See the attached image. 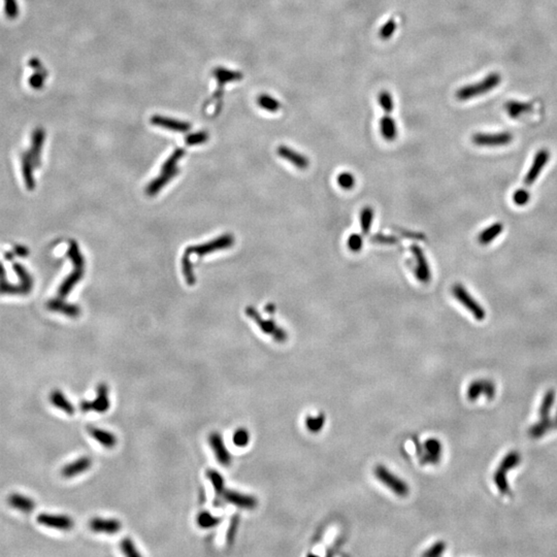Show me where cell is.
<instances>
[{
    "label": "cell",
    "mask_w": 557,
    "mask_h": 557,
    "mask_svg": "<svg viewBox=\"0 0 557 557\" xmlns=\"http://www.w3.org/2000/svg\"><path fill=\"white\" fill-rule=\"evenodd\" d=\"M151 123L155 126L163 127L167 130H171L175 132H187L190 130L191 125L187 122H183L175 119H170L162 116H154L151 118Z\"/></svg>",
    "instance_id": "20"
},
{
    "label": "cell",
    "mask_w": 557,
    "mask_h": 557,
    "mask_svg": "<svg viewBox=\"0 0 557 557\" xmlns=\"http://www.w3.org/2000/svg\"><path fill=\"white\" fill-rule=\"evenodd\" d=\"M347 246L349 248L350 251H352L353 253H358L363 246V238L361 234L358 233H353L348 237L347 240Z\"/></svg>",
    "instance_id": "50"
},
{
    "label": "cell",
    "mask_w": 557,
    "mask_h": 557,
    "mask_svg": "<svg viewBox=\"0 0 557 557\" xmlns=\"http://www.w3.org/2000/svg\"><path fill=\"white\" fill-rule=\"evenodd\" d=\"M501 82H502V78L498 74L496 73L489 74L488 76H486L478 83L463 86L462 88H460L456 92V98L459 99L461 102H464V101H468V99L481 96L483 94H486L492 91L493 89H495L497 86L501 84Z\"/></svg>",
    "instance_id": "1"
},
{
    "label": "cell",
    "mask_w": 557,
    "mask_h": 557,
    "mask_svg": "<svg viewBox=\"0 0 557 557\" xmlns=\"http://www.w3.org/2000/svg\"><path fill=\"white\" fill-rule=\"evenodd\" d=\"M119 547H120V550L122 551V553L126 556H129V557H139L140 556V553L138 552L132 539H130V538L126 537V538L122 539V541L120 542V544H119Z\"/></svg>",
    "instance_id": "42"
},
{
    "label": "cell",
    "mask_w": 557,
    "mask_h": 557,
    "mask_svg": "<svg viewBox=\"0 0 557 557\" xmlns=\"http://www.w3.org/2000/svg\"><path fill=\"white\" fill-rule=\"evenodd\" d=\"M554 427H557V413H556V417H555V421H554Z\"/></svg>",
    "instance_id": "59"
},
{
    "label": "cell",
    "mask_w": 557,
    "mask_h": 557,
    "mask_svg": "<svg viewBox=\"0 0 557 557\" xmlns=\"http://www.w3.org/2000/svg\"><path fill=\"white\" fill-rule=\"evenodd\" d=\"M513 203L518 207H524L531 201V193L526 189H518L513 193Z\"/></svg>",
    "instance_id": "48"
},
{
    "label": "cell",
    "mask_w": 557,
    "mask_h": 557,
    "mask_svg": "<svg viewBox=\"0 0 557 557\" xmlns=\"http://www.w3.org/2000/svg\"><path fill=\"white\" fill-rule=\"evenodd\" d=\"M179 174V168H174L169 171H166V173H163L162 176L156 178L154 181H152L147 187V193L150 196H154L157 193H158L164 186L169 182L173 180L177 175Z\"/></svg>",
    "instance_id": "24"
},
{
    "label": "cell",
    "mask_w": 557,
    "mask_h": 557,
    "mask_svg": "<svg viewBox=\"0 0 557 557\" xmlns=\"http://www.w3.org/2000/svg\"><path fill=\"white\" fill-rule=\"evenodd\" d=\"M504 231V224L501 222H495L488 227L485 228L478 235V241L482 246H488L491 242L502 234Z\"/></svg>",
    "instance_id": "23"
},
{
    "label": "cell",
    "mask_w": 557,
    "mask_h": 557,
    "mask_svg": "<svg viewBox=\"0 0 557 557\" xmlns=\"http://www.w3.org/2000/svg\"><path fill=\"white\" fill-rule=\"evenodd\" d=\"M89 527L96 534L116 535L122 530V523L116 518L94 517L89 521Z\"/></svg>",
    "instance_id": "14"
},
{
    "label": "cell",
    "mask_w": 557,
    "mask_h": 557,
    "mask_svg": "<svg viewBox=\"0 0 557 557\" xmlns=\"http://www.w3.org/2000/svg\"><path fill=\"white\" fill-rule=\"evenodd\" d=\"M209 139V134L206 131H199L193 134H189L185 138L186 144L188 146H196L199 144H204Z\"/></svg>",
    "instance_id": "52"
},
{
    "label": "cell",
    "mask_w": 557,
    "mask_h": 557,
    "mask_svg": "<svg viewBox=\"0 0 557 557\" xmlns=\"http://www.w3.org/2000/svg\"><path fill=\"white\" fill-rule=\"evenodd\" d=\"M555 401V391L553 389L547 391L544 399H543V403L540 407V416L541 419H546L549 418V414L551 411V408L554 404Z\"/></svg>",
    "instance_id": "38"
},
{
    "label": "cell",
    "mask_w": 557,
    "mask_h": 557,
    "mask_svg": "<svg viewBox=\"0 0 557 557\" xmlns=\"http://www.w3.org/2000/svg\"><path fill=\"white\" fill-rule=\"evenodd\" d=\"M15 270L16 273L20 276V279L23 283L22 287L25 291H30L31 287H32V279L30 278V276L27 274V271L24 269L23 266L19 265V264H15Z\"/></svg>",
    "instance_id": "51"
},
{
    "label": "cell",
    "mask_w": 557,
    "mask_h": 557,
    "mask_svg": "<svg viewBox=\"0 0 557 557\" xmlns=\"http://www.w3.org/2000/svg\"><path fill=\"white\" fill-rule=\"evenodd\" d=\"M396 30V22L394 19L388 20V22L383 25L380 29L379 36L382 40H388Z\"/></svg>",
    "instance_id": "49"
},
{
    "label": "cell",
    "mask_w": 557,
    "mask_h": 557,
    "mask_svg": "<svg viewBox=\"0 0 557 557\" xmlns=\"http://www.w3.org/2000/svg\"><path fill=\"white\" fill-rule=\"evenodd\" d=\"M247 315L260 328V331L267 335L273 336L275 340L283 342L287 339L288 335L283 328L279 327L273 320H264L257 310L253 307H248L246 310Z\"/></svg>",
    "instance_id": "5"
},
{
    "label": "cell",
    "mask_w": 557,
    "mask_h": 557,
    "mask_svg": "<svg viewBox=\"0 0 557 557\" xmlns=\"http://www.w3.org/2000/svg\"><path fill=\"white\" fill-rule=\"evenodd\" d=\"M257 104H258L260 108L269 112H277L281 109L280 102L267 94H261L257 97Z\"/></svg>",
    "instance_id": "35"
},
{
    "label": "cell",
    "mask_w": 557,
    "mask_h": 557,
    "mask_svg": "<svg viewBox=\"0 0 557 557\" xmlns=\"http://www.w3.org/2000/svg\"><path fill=\"white\" fill-rule=\"evenodd\" d=\"M520 461H521V456L518 452L515 451L510 452L508 455H506L501 464H499L498 469L502 470L504 473H508L510 469L517 466L520 463Z\"/></svg>",
    "instance_id": "36"
},
{
    "label": "cell",
    "mask_w": 557,
    "mask_h": 557,
    "mask_svg": "<svg viewBox=\"0 0 557 557\" xmlns=\"http://www.w3.org/2000/svg\"><path fill=\"white\" fill-rule=\"evenodd\" d=\"M8 505L23 513H31L35 509V503L31 497L20 493H11L7 497Z\"/></svg>",
    "instance_id": "22"
},
{
    "label": "cell",
    "mask_w": 557,
    "mask_h": 557,
    "mask_svg": "<svg viewBox=\"0 0 557 557\" xmlns=\"http://www.w3.org/2000/svg\"><path fill=\"white\" fill-rule=\"evenodd\" d=\"M380 131L383 138L387 141H393L397 137V127L393 118L388 115L381 118Z\"/></svg>",
    "instance_id": "30"
},
{
    "label": "cell",
    "mask_w": 557,
    "mask_h": 557,
    "mask_svg": "<svg viewBox=\"0 0 557 557\" xmlns=\"http://www.w3.org/2000/svg\"><path fill=\"white\" fill-rule=\"evenodd\" d=\"M337 184L341 189L344 190H351L354 188L356 180L353 174L349 173V171H344V173H340L337 176Z\"/></svg>",
    "instance_id": "43"
},
{
    "label": "cell",
    "mask_w": 557,
    "mask_h": 557,
    "mask_svg": "<svg viewBox=\"0 0 557 557\" xmlns=\"http://www.w3.org/2000/svg\"><path fill=\"white\" fill-rule=\"evenodd\" d=\"M32 159L29 153H25L22 156V168H23V177L27 188L32 190L34 188V180L32 175ZM34 166V165H33Z\"/></svg>",
    "instance_id": "32"
},
{
    "label": "cell",
    "mask_w": 557,
    "mask_h": 557,
    "mask_svg": "<svg viewBox=\"0 0 557 557\" xmlns=\"http://www.w3.org/2000/svg\"><path fill=\"white\" fill-rule=\"evenodd\" d=\"M44 140H45V132L42 129H37L35 130L33 137H32V147H31V152L29 153L31 156V159L33 162L34 166H38L39 165V160H40V152H41V148H42V144H44Z\"/></svg>",
    "instance_id": "31"
},
{
    "label": "cell",
    "mask_w": 557,
    "mask_h": 557,
    "mask_svg": "<svg viewBox=\"0 0 557 557\" xmlns=\"http://www.w3.org/2000/svg\"><path fill=\"white\" fill-rule=\"evenodd\" d=\"M206 476H207L208 480L211 482L212 486L214 488V491H215V501H214V504H215L216 507L223 506L222 495H223L224 491L226 490L224 477L222 476L221 473L218 472V470L214 469V468H209L207 470Z\"/></svg>",
    "instance_id": "19"
},
{
    "label": "cell",
    "mask_w": 557,
    "mask_h": 557,
    "mask_svg": "<svg viewBox=\"0 0 557 557\" xmlns=\"http://www.w3.org/2000/svg\"><path fill=\"white\" fill-rule=\"evenodd\" d=\"M80 409L84 413L95 412L98 414H105L111 409L110 388L105 382L99 383L96 386L95 397L91 401L83 399L80 403Z\"/></svg>",
    "instance_id": "3"
},
{
    "label": "cell",
    "mask_w": 557,
    "mask_h": 557,
    "mask_svg": "<svg viewBox=\"0 0 557 557\" xmlns=\"http://www.w3.org/2000/svg\"><path fill=\"white\" fill-rule=\"evenodd\" d=\"M265 312H266V313H269V314H273V313L275 312V306H274V305H271V304H269L268 306L265 307Z\"/></svg>",
    "instance_id": "57"
},
{
    "label": "cell",
    "mask_w": 557,
    "mask_h": 557,
    "mask_svg": "<svg viewBox=\"0 0 557 557\" xmlns=\"http://www.w3.org/2000/svg\"><path fill=\"white\" fill-rule=\"evenodd\" d=\"M84 276V269H79V268H75V270L71 273L62 283V285L60 286L59 290H58V295L60 298H64L66 297L70 291L74 289V287L77 285V283H79L82 278Z\"/></svg>",
    "instance_id": "28"
},
{
    "label": "cell",
    "mask_w": 557,
    "mask_h": 557,
    "mask_svg": "<svg viewBox=\"0 0 557 557\" xmlns=\"http://www.w3.org/2000/svg\"><path fill=\"white\" fill-rule=\"evenodd\" d=\"M549 160H550V152L548 150L541 149L536 153L533 163L524 178V184L526 186L533 185L538 180L539 176L541 175L543 169L545 168Z\"/></svg>",
    "instance_id": "12"
},
{
    "label": "cell",
    "mask_w": 557,
    "mask_h": 557,
    "mask_svg": "<svg viewBox=\"0 0 557 557\" xmlns=\"http://www.w3.org/2000/svg\"><path fill=\"white\" fill-rule=\"evenodd\" d=\"M48 308H49L50 311L61 313L65 316L73 317V318H76V317L80 316V314H81V310H80L79 307H77L75 305L66 304V303L62 302L61 299H53V301H50L48 303Z\"/></svg>",
    "instance_id": "26"
},
{
    "label": "cell",
    "mask_w": 557,
    "mask_h": 557,
    "mask_svg": "<svg viewBox=\"0 0 557 557\" xmlns=\"http://www.w3.org/2000/svg\"><path fill=\"white\" fill-rule=\"evenodd\" d=\"M325 423V417L323 414H320L318 416H308L306 419V427L307 430L313 434L319 433Z\"/></svg>",
    "instance_id": "41"
},
{
    "label": "cell",
    "mask_w": 557,
    "mask_h": 557,
    "mask_svg": "<svg viewBox=\"0 0 557 557\" xmlns=\"http://www.w3.org/2000/svg\"><path fill=\"white\" fill-rule=\"evenodd\" d=\"M411 251L416 263L414 271H415L417 280L421 283H428L432 280V271L422 249L419 246L414 245L411 247Z\"/></svg>",
    "instance_id": "13"
},
{
    "label": "cell",
    "mask_w": 557,
    "mask_h": 557,
    "mask_svg": "<svg viewBox=\"0 0 557 557\" xmlns=\"http://www.w3.org/2000/svg\"><path fill=\"white\" fill-rule=\"evenodd\" d=\"M238 524H239V517H238L237 514H234V515L231 518V520H230L229 526H228V528H227V532H226V543L228 545L233 544V542H234L235 537H236Z\"/></svg>",
    "instance_id": "46"
},
{
    "label": "cell",
    "mask_w": 557,
    "mask_h": 557,
    "mask_svg": "<svg viewBox=\"0 0 557 557\" xmlns=\"http://www.w3.org/2000/svg\"><path fill=\"white\" fill-rule=\"evenodd\" d=\"M208 441L217 461L225 467L229 466L232 462V456L225 445L222 435L218 432H214L210 434Z\"/></svg>",
    "instance_id": "9"
},
{
    "label": "cell",
    "mask_w": 557,
    "mask_h": 557,
    "mask_svg": "<svg viewBox=\"0 0 557 557\" xmlns=\"http://www.w3.org/2000/svg\"><path fill=\"white\" fill-rule=\"evenodd\" d=\"M446 549V544L444 542H438L434 546H432L430 549H428L426 552L423 553L424 556H431V557H436V556H440L443 553H444Z\"/></svg>",
    "instance_id": "54"
},
{
    "label": "cell",
    "mask_w": 557,
    "mask_h": 557,
    "mask_svg": "<svg viewBox=\"0 0 557 557\" xmlns=\"http://www.w3.org/2000/svg\"><path fill=\"white\" fill-rule=\"evenodd\" d=\"M443 446L437 439H428L424 444L418 445V453L422 464H436L441 460Z\"/></svg>",
    "instance_id": "11"
},
{
    "label": "cell",
    "mask_w": 557,
    "mask_h": 557,
    "mask_svg": "<svg viewBox=\"0 0 557 557\" xmlns=\"http://www.w3.org/2000/svg\"><path fill=\"white\" fill-rule=\"evenodd\" d=\"M50 403L57 409L64 412L67 415H74L76 413V407L71 403L67 396L60 389H53L49 396Z\"/></svg>",
    "instance_id": "21"
},
{
    "label": "cell",
    "mask_w": 557,
    "mask_h": 557,
    "mask_svg": "<svg viewBox=\"0 0 557 557\" xmlns=\"http://www.w3.org/2000/svg\"><path fill=\"white\" fill-rule=\"evenodd\" d=\"M514 136L511 132L503 131L495 133H483L478 132L472 136V141L478 147L497 148L505 147L513 141Z\"/></svg>",
    "instance_id": "7"
},
{
    "label": "cell",
    "mask_w": 557,
    "mask_h": 557,
    "mask_svg": "<svg viewBox=\"0 0 557 557\" xmlns=\"http://www.w3.org/2000/svg\"><path fill=\"white\" fill-rule=\"evenodd\" d=\"M507 473L502 472V470H499L497 468V470L494 474V482L495 485L497 486L498 490L501 491L502 494H509L510 493V487H509V483H508V479H507Z\"/></svg>",
    "instance_id": "44"
},
{
    "label": "cell",
    "mask_w": 557,
    "mask_h": 557,
    "mask_svg": "<svg viewBox=\"0 0 557 557\" xmlns=\"http://www.w3.org/2000/svg\"><path fill=\"white\" fill-rule=\"evenodd\" d=\"M222 501L223 504L227 503L244 510H254L258 506V501L255 496L227 488L222 495Z\"/></svg>",
    "instance_id": "10"
},
{
    "label": "cell",
    "mask_w": 557,
    "mask_h": 557,
    "mask_svg": "<svg viewBox=\"0 0 557 557\" xmlns=\"http://www.w3.org/2000/svg\"><path fill=\"white\" fill-rule=\"evenodd\" d=\"M554 427V422L550 418L541 419L540 422L533 425L530 430V436L534 439H539L544 436L548 431Z\"/></svg>",
    "instance_id": "34"
},
{
    "label": "cell",
    "mask_w": 557,
    "mask_h": 557,
    "mask_svg": "<svg viewBox=\"0 0 557 557\" xmlns=\"http://www.w3.org/2000/svg\"><path fill=\"white\" fill-rule=\"evenodd\" d=\"M234 237L231 234H224L220 237H217L212 241L207 242L205 245H198V246H191L186 249L185 253L190 255H197V256H205L207 254L213 253L218 250L228 249L233 246Z\"/></svg>",
    "instance_id": "6"
},
{
    "label": "cell",
    "mask_w": 557,
    "mask_h": 557,
    "mask_svg": "<svg viewBox=\"0 0 557 557\" xmlns=\"http://www.w3.org/2000/svg\"><path fill=\"white\" fill-rule=\"evenodd\" d=\"M484 394L487 398H492L495 394V386L493 383L487 380H479L475 381L467 389V397L470 401H476V399Z\"/></svg>",
    "instance_id": "18"
},
{
    "label": "cell",
    "mask_w": 557,
    "mask_h": 557,
    "mask_svg": "<svg viewBox=\"0 0 557 557\" xmlns=\"http://www.w3.org/2000/svg\"><path fill=\"white\" fill-rule=\"evenodd\" d=\"M4 9H5V15L10 18L13 19L18 16L19 13V9H18V5H17V1L16 0H4Z\"/></svg>",
    "instance_id": "53"
},
{
    "label": "cell",
    "mask_w": 557,
    "mask_h": 557,
    "mask_svg": "<svg viewBox=\"0 0 557 557\" xmlns=\"http://www.w3.org/2000/svg\"><path fill=\"white\" fill-rule=\"evenodd\" d=\"M87 432L89 436L104 448L112 449L118 444L117 436L110 431L104 430V428L97 427L94 425H89L87 426Z\"/></svg>",
    "instance_id": "16"
},
{
    "label": "cell",
    "mask_w": 557,
    "mask_h": 557,
    "mask_svg": "<svg viewBox=\"0 0 557 557\" xmlns=\"http://www.w3.org/2000/svg\"><path fill=\"white\" fill-rule=\"evenodd\" d=\"M505 110L511 118L517 119L524 115V113L532 111L533 106L530 103L510 101L505 104Z\"/></svg>",
    "instance_id": "29"
},
{
    "label": "cell",
    "mask_w": 557,
    "mask_h": 557,
    "mask_svg": "<svg viewBox=\"0 0 557 557\" xmlns=\"http://www.w3.org/2000/svg\"><path fill=\"white\" fill-rule=\"evenodd\" d=\"M379 104L380 107L384 110V111H386L387 113L391 112L394 109L392 95L386 90H383L379 93Z\"/></svg>",
    "instance_id": "47"
},
{
    "label": "cell",
    "mask_w": 557,
    "mask_h": 557,
    "mask_svg": "<svg viewBox=\"0 0 557 557\" xmlns=\"http://www.w3.org/2000/svg\"><path fill=\"white\" fill-rule=\"evenodd\" d=\"M374 473L376 478L396 495L407 496L409 494L410 487L408 486V484L404 480L391 473L386 466L382 464L377 465L375 467Z\"/></svg>",
    "instance_id": "4"
},
{
    "label": "cell",
    "mask_w": 557,
    "mask_h": 557,
    "mask_svg": "<svg viewBox=\"0 0 557 557\" xmlns=\"http://www.w3.org/2000/svg\"><path fill=\"white\" fill-rule=\"evenodd\" d=\"M67 255L70 258L71 262H73L75 268L84 269V266H85L84 257L81 254L80 248H79L78 244L75 240H71L69 242V248H68V251H67Z\"/></svg>",
    "instance_id": "33"
},
{
    "label": "cell",
    "mask_w": 557,
    "mask_h": 557,
    "mask_svg": "<svg viewBox=\"0 0 557 557\" xmlns=\"http://www.w3.org/2000/svg\"><path fill=\"white\" fill-rule=\"evenodd\" d=\"M452 294L460 305H462L478 321H483L486 317V311L478 303L476 298L461 283H455L452 287Z\"/></svg>",
    "instance_id": "2"
},
{
    "label": "cell",
    "mask_w": 557,
    "mask_h": 557,
    "mask_svg": "<svg viewBox=\"0 0 557 557\" xmlns=\"http://www.w3.org/2000/svg\"><path fill=\"white\" fill-rule=\"evenodd\" d=\"M373 241H378L380 244H386V245H391L393 242L396 241V238H394L393 236H384V235H376L375 237L371 238Z\"/></svg>",
    "instance_id": "56"
},
{
    "label": "cell",
    "mask_w": 557,
    "mask_h": 557,
    "mask_svg": "<svg viewBox=\"0 0 557 557\" xmlns=\"http://www.w3.org/2000/svg\"><path fill=\"white\" fill-rule=\"evenodd\" d=\"M44 82H45L44 76H41L39 74L32 76L30 79V85L34 89H40L42 87V85H44Z\"/></svg>",
    "instance_id": "55"
},
{
    "label": "cell",
    "mask_w": 557,
    "mask_h": 557,
    "mask_svg": "<svg viewBox=\"0 0 557 557\" xmlns=\"http://www.w3.org/2000/svg\"><path fill=\"white\" fill-rule=\"evenodd\" d=\"M36 521L42 525L53 530H58L63 532L71 531L75 526L74 519L64 514H49L40 513L36 518Z\"/></svg>",
    "instance_id": "8"
},
{
    "label": "cell",
    "mask_w": 557,
    "mask_h": 557,
    "mask_svg": "<svg viewBox=\"0 0 557 557\" xmlns=\"http://www.w3.org/2000/svg\"><path fill=\"white\" fill-rule=\"evenodd\" d=\"M93 460L90 456H82L80 458L65 464L61 469V476L65 479L78 477L91 468Z\"/></svg>",
    "instance_id": "15"
},
{
    "label": "cell",
    "mask_w": 557,
    "mask_h": 557,
    "mask_svg": "<svg viewBox=\"0 0 557 557\" xmlns=\"http://www.w3.org/2000/svg\"><path fill=\"white\" fill-rule=\"evenodd\" d=\"M182 269L186 281H187V283L190 285V286H192V285H194L196 282V278L194 275L193 266L190 261L189 255L187 253H185L182 258Z\"/></svg>",
    "instance_id": "39"
},
{
    "label": "cell",
    "mask_w": 557,
    "mask_h": 557,
    "mask_svg": "<svg viewBox=\"0 0 557 557\" xmlns=\"http://www.w3.org/2000/svg\"><path fill=\"white\" fill-rule=\"evenodd\" d=\"M250 442V434L244 427H239L236 431H234L232 435V443L233 445L238 448H244L248 446Z\"/></svg>",
    "instance_id": "40"
},
{
    "label": "cell",
    "mask_w": 557,
    "mask_h": 557,
    "mask_svg": "<svg viewBox=\"0 0 557 557\" xmlns=\"http://www.w3.org/2000/svg\"><path fill=\"white\" fill-rule=\"evenodd\" d=\"M374 219V210L370 207H365L360 213V226L363 234H368Z\"/></svg>",
    "instance_id": "37"
},
{
    "label": "cell",
    "mask_w": 557,
    "mask_h": 557,
    "mask_svg": "<svg viewBox=\"0 0 557 557\" xmlns=\"http://www.w3.org/2000/svg\"><path fill=\"white\" fill-rule=\"evenodd\" d=\"M278 155L281 157V158L287 160L288 162H290L291 164H293L295 167H297L298 169H302L305 170L309 167L310 165V161L307 158V157L304 154L298 153L297 151L286 147V146H280L278 148L277 151Z\"/></svg>",
    "instance_id": "17"
},
{
    "label": "cell",
    "mask_w": 557,
    "mask_h": 557,
    "mask_svg": "<svg viewBox=\"0 0 557 557\" xmlns=\"http://www.w3.org/2000/svg\"><path fill=\"white\" fill-rule=\"evenodd\" d=\"M17 254L22 255V256H25V255H27V250L24 249V248H22V247H21V248L18 247V248H17Z\"/></svg>",
    "instance_id": "58"
},
{
    "label": "cell",
    "mask_w": 557,
    "mask_h": 557,
    "mask_svg": "<svg viewBox=\"0 0 557 557\" xmlns=\"http://www.w3.org/2000/svg\"><path fill=\"white\" fill-rule=\"evenodd\" d=\"M185 152L183 149H177L175 150V152L171 154V156L169 158L164 162V164L161 167L162 173H166V171H169L171 169H174L177 167V163L179 162V160L182 158L184 156Z\"/></svg>",
    "instance_id": "45"
},
{
    "label": "cell",
    "mask_w": 557,
    "mask_h": 557,
    "mask_svg": "<svg viewBox=\"0 0 557 557\" xmlns=\"http://www.w3.org/2000/svg\"><path fill=\"white\" fill-rule=\"evenodd\" d=\"M214 77H215L218 83V89L222 90L224 85L228 83L240 81L242 79V74L239 73V71H233L223 67H217L215 70H214Z\"/></svg>",
    "instance_id": "25"
},
{
    "label": "cell",
    "mask_w": 557,
    "mask_h": 557,
    "mask_svg": "<svg viewBox=\"0 0 557 557\" xmlns=\"http://www.w3.org/2000/svg\"><path fill=\"white\" fill-rule=\"evenodd\" d=\"M222 520H223L222 517L214 515L213 513H211L208 510L201 511L196 517L197 525L201 528H203V530H212V528H215L221 524Z\"/></svg>",
    "instance_id": "27"
}]
</instances>
